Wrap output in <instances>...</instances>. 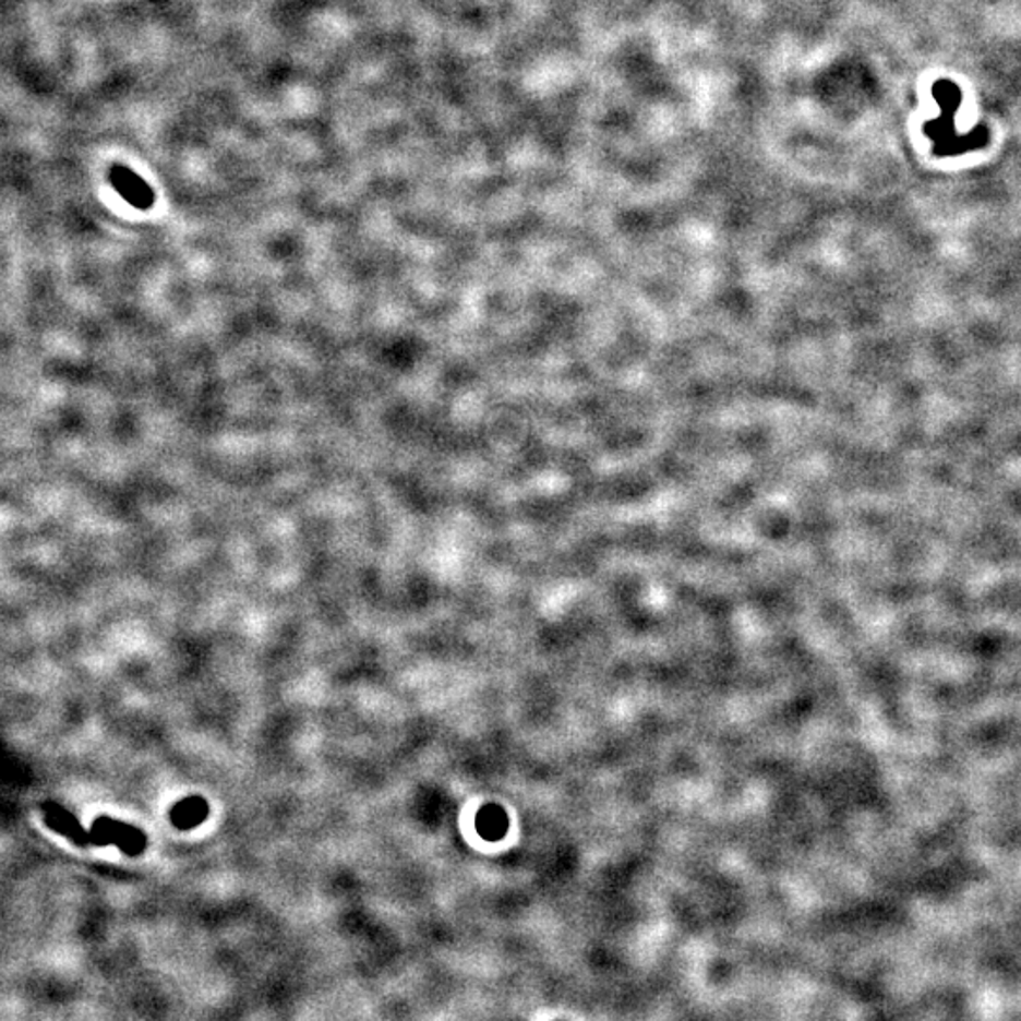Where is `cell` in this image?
Listing matches in <instances>:
<instances>
[{
	"label": "cell",
	"instance_id": "cell-1",
	"mask_svg": "<svg viewBox=\"0 0 1021 1021\" xmlns=\"http://www.w3.org/2000/svg\"><path fill=\"white\" fill-rule=\"evenodd\" d=\"M92 845H116L131 857L141 855L148 845V838L136 827L128 822L116 821L112 817H99L93 822Z\"/></svg>",
	"mask_w": 1021,
	"mask_h": 1021
},
{
	"label": "cell",
	"instance_id": "cell-2",
	"mask_svg": "<svg viewBox=\"0 0 1021 1021\" xmlns=\"http://www.w3.org/2000/svg\"><path fill=\"white\" fill-rule=\"evenodd\" d=\"M43 814L44 821L50 829L63 834V837L71 838L74 844L82 845V848L92 845V830L87 832V830L82 829V825L76 821V817L69 814L67 809L61 808L59 804L46 802V804H43Z\"/></svg>",
	"mask_w": 1021,
	"mask_h": 1021
},
{
	"label": "cell",
	"instance_id": "cell-3",
	"mask_svg": "<svg viewBox=\"0 0 1021 1021\" xmlns=\"http://www.w3.org/2000/svg\"><path fill=\"white\" fill-rule=\"evenodd\" d=\"M206 816H208V804L199 796H192V798L178 802L170 814V819L178 829H192L199 822L205 821Z\"/></svg>",
	"mask_w": 1021,
	"mask_h": 1021
}]
</instances>
